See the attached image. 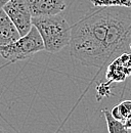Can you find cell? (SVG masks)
<instances>
[{"mask_svg":"<svg viewBox=\"0 0 131 133\" xmlns=\"http://www.w3.org/2000/svg\"><path fill=\"white\" fill-rule=\"evenodd\" d=\"M71 27L70 52L83 66L102 68L131 53V7L91 10Z\"/></svg>","mask_w":131,"mask_h":133,"instance_id":"1","label":"cell"},{"mask_svg":"<svg viewBox=\"0 0 131 133\" xmlns=\"http://www.w3.org/2000/svg\"><path fill=\"white\" fill-rule=\"evenodd\" d=\"M32 24L37 28L43 40L44 50L50 53H56L70 45L72 27L63 14L33 17Z\"/></svg>","mask_w":131,"mask_h":133,"instance_id":"2","label":"cell"},{"mask_svg":"<svg viewBox=\"0 0 131 133\" xmlns=\"http://www.w3.org/2000/svg\"><path fill=\"white\" fill-rule=\"evenodd\" d=\"M41 50H44L43 40L37 28L33 26L30 32L22 36L18 40L8 45L0 46V55L4 59L15 63L16 61L29 58Z\"/></svg>","mask_w":131,"mask_h":133,"instance_id":"3","label":"cell"},{"mask_svg":"<svg viewBox=\"0 0 131 133\" xmlns=\"http://www.w3.org/2000/svg\"><path fill=\"white\" fill-rule=\"evenodd\" d=\"M2 8L15 24L21 37L30 32L33 27L32 14L27 0H10Z\"/></svg>","mask_w":131,"mask_h":133,"instance_id":"4","label":"cell"},{"mask_svg":"<svg viewBox=\"0 0 131 133\" xmlns=\"http://www.w3.org/2000/svg\"><path fill=\"white\" fill-rule=\"evenodd\" d=\"M131 75V53H123L110 63L107 72L109 81L122 82Z\"/></svg>","mask_w":131,"mask_h":133,"instance_id":"5","label":"cell"},{"mask_svg":"<svg viewBox=\"0 0 131 133\" xmlns=\"http://www.w3.org/2000/svg\"><path fill=\"white\" fill-rule=\"evenodd\" d=\"M33 17L55 16L66 9L65 0H27Z\"/></svg>","mask_w":131,"mask_h":133,"instance_id":"6","label":"cell"},{"mask_svg":"<svg viewBox=\"0 0 131 133\" xmlns=\"http://www.w3.org/2000/svg\"><path fill=\"white\" fill-rule=\"evenodd\" d=\"M21 38L16 27L3 8L0 7V46L8 45Z\"/></svg>","mask_w":131,"mask_h":133,"instance_id":"7","label":"cell"},{"mask_svg":"<svg viewBox=\"0 0 131 133\" xmlns=\"http://www.w3.org/2000/svg\"><path fill=\"white\" fill-rule=\"evenodd\" d=\"M102 113L107 121L109 133H128V129L126 128L124 122L115 119L111 114V111H109L108 109H103Z\"/></svg>","mask_w":131,"mask_h":133,"instance_id":"8","label":"cell"},{"mask_svg":"<svg viewBox=\"0 0 131 133\" xmlns=\"http://www.w3.org/2000/svg\"><path fill=\"white\" fill-rule=\"evenodd\" d=\"M111 114L115 119L124 122L126 119L131 117V100H124L115 105L111 110Z\"/></svg>","mask_w":131,"mask_h":133,"instance_id":"9","label":"cell"},{"mask_svg":"<svg viewBox=\"0 0 131 133\" xmlns=\"http://www.w3.org/2000/svg\"><path fill=\"white\" fill-rule=\"evenodd\" d=\"M92 5L96 8L102 7H131V0H90Z\"/></svg>","mask_w":131,"mask_h":133,"instance_id":"10","label":"cell"},{"mask_svg":"<svg viewBox=\"0 0 131 133\" xmlns=\"http://www.w3.org/2000/svg\"><path fill=\"white\" fill-rule=\"evenodd\" d=\"M124 124H125V126H126V128L129 130L131 129V117H129L128 119H126L125 121H124Z\"/></svg>","mask_w":131,"mask_h":133,"instance_id":"11","label":"cell"},{"mask_svg":"<svg viewBox=\"0 0 131 133\" xmlns=\"http://www.w3.org/2000/svg\"><path fill=\"white\" fill-rule=\"evenodd\" d=\"M9 1H10V0H0V7L2 8V7H3L7 2H9Z\"/></svg>","mask_w":131,"mask_h":133,"instance_id":"12","label":"cell"},{"mask_svg":"<svg viewBox=\"0 0 131 133\" xmlns=\"http://www.w3.org/2000/svg\"><path fill=\"white\" fill-rule=\"evenodd\" d=\"M0 133H6V131H5L2 127H0Z\"/></svg>","mask_w":131,"mask_h":133,"instance_id":"13","label":"cell"}]
</instances>
